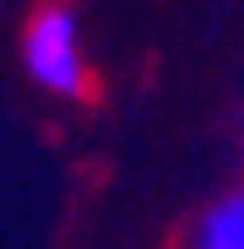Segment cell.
I'll use <instances>...</instances> for the list:
<instances>
[{
  "instance_id": "obj_1",
  "label": "cell",
  "mask_w": 244,
  "mask_h": 249,
  "mask_svg": "<svg viewBox=\"0 0 244 249\" xmlns=\"http://www.w3.org/2000/svg\"><path fill=\"white\" fill-rule=\"evenodd\" d=\"M22 65L44 92L55 98H81L87 92V38L71 6H44L33 11L22 33Z\"/></svg>"
},
{
  "instance_id": "obj_2",
  "label": "cell",
  "mask_w": 244,
  "mask_h": 249,
  "mask_svg": "<svg viewBox=\"0 0 244 249\" xmlns=\"http://www.w3.org/2000/svg\"><path fill=\"white\" fill-rule=\"evenodd\" d=\"M190 249H244V179L223 190L190 228Z\"/></svg>"
}]
</instances>
